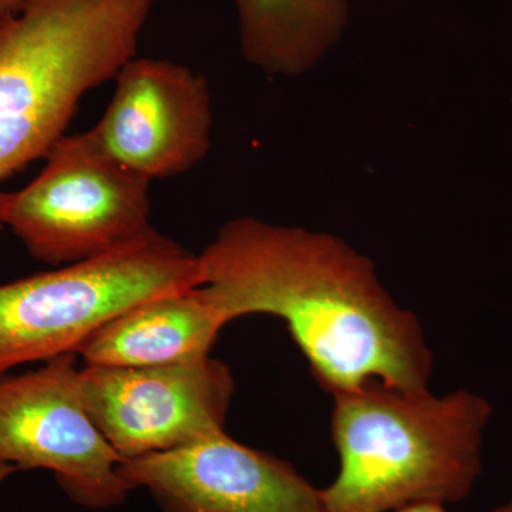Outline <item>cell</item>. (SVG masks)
Returning <instances> with one entry per match:
<instances>
[{
    "mask_svg": "<svg viewBox=\"0 0 512 512\" xmlns=\"http://www.w3.org/2000/svg\"><path fill=\"white\" fill-rule=\"evenodd\" d=\"M198 256L202 286L228 322L256 313L285 320L329 394L373 379L429 390L434 359L420 319L345 239L241 217Z\"/></svg>",
    "mask_w": 512,
    "mask_h": 512,
    "instance_id": "cell-1",
    "label": "cell"
},
{
    "mask_svg": "<svg viewBox=\"0 0 512 512\" xmlns=\"http://www.w3.org/2000/svg\"><path fill=\"white\" fill-rule=\"evenodd\" d=\"M339 473L320 490L328 512H392L451 504L473 491L483 468L493 407L460 389L436 396L380 380L332 394Z\"/></svg>",
    "mask_w": 512,
    "mask_h": 512,
    "instance_id": "cell-2",
    "label": "cell"
},
{
    "mask_svg": "<svg viewBox=\"0 0 512 512\" xmlns=\"http://www.w3.org/2000/svg\"><path fill=\"white\" fill-rule=\"evenodd\" d=\"M160 2L23 0L0 20V184L45 158L84 94L137 56Z\"/></svg>",
    "mask_w": 512,
    "mask_h": 512,
    "instance_id": "cell-3",
    "label": "cell"
},
{
    "mask_svg": "<svg viewBox=\"0 0 512 512\" xmlns=\"http://www.w3.org/2000/svg\"><path fill=\"white\" fill-rule=\"evenodd\" d=\"M201 285L200 256L154 228L107 254L0 285V376L76 353L131 306Z\"/></svg>",
    "mask_w": 512,
    "mask_h": 512,
    "instance_id": "cell-4",
    "label": "cell"
},
{
    "mask_svg": "<svg viewBox=\"0 0 512 512\" xmlns=\"http://www.w3.org/2000/svg\"><path fill=\"white\" fill-rule=\"evenodd\" d=\"M26 187L3 192L0 218L37 261L96 258L150 231L153 181L127 170L92 130L64 136Z\"/></svg>",
    "mask_w": 512,
    "mask_h": 512,
    "instance_id": "cell-5",
    "label": "cell"
},
{
    "mask_svg": "<svg viewBox=\"0 0 512 512\" xmlns=\"http://www.w3.org/2000/svg\"><path fill=\"white\" fill-rule=\"evenodd\" d=\"M76 353L22 375L0 376V463L52 471L64 493L90 510L127 500L124 458L84 409Z\"/></svg>",
    "mask_w": 512,
    "mask_h": 512,
    "instance_id": "cell-6",
    "label": "cell"
},
{
    "mask_svg": "<svg viewBox=\"0 0 512 512\" xmlns=\"http://www.w3.org/2000/svg\"><path fill=\"white\" fill-rule=\"evenodd\" d=\"M84 409L126 460L190 446L225 431L231 370L207 356L177 365L79 369Z\"/></svg>",
    "mask_w": 512,
    "mask_h": 512,
    "instance_id": "cell-7",
    "label": "cell"
},
{
    "mask_svg": "<svg viewBox=\"0 0 512 512\" xmlns=\"http://www.w3.org/2000/svg\"><path fill=\"white\" fill-rule=\"evenodd\" d=\"M92 133L117 163L147 180L188 173L211 150L207 79L173 60L133 57Z\"/></svg>",
    "mask_w": 512,
    "mask_h": 512,
    "instance_id": "cell-8",
    "label": "cell"
},
{
    "mask_svg": "<svg viewBox=\"0 0 512 512\" xmlns=\"http://www.w3.org/2000/svg\"><path fill=\"white\" fill-rule=\"evenodd\" d=\"M131 490L146 488L164 512H328L322 493L288 461L225 431L119 466Z\"/></svg>",
    "mask_w": 512,
    "mask_h": 512,
    "instance_id": "cell-9",
    "label": "cell"
},
{
    "mask_svg": "<svg viewBox=\"0 0 512 512\" xmlns=\"http://www.w3.org/2000/svg\"><path fill=\"white\" fill-rule=\"evenodd\" d=\"M227 323L204 286H195L131 306L84 340L76 355L84 365H177L210 356Z\"/></svg>",
    "mask_w": 512,
    "mask_h": 512,
    "instance_id": "cell-10",
    "label": "cell"
},
{
    "mask_svg": "<svg viewBox=\"0 0 512 512\" xmlns=\"http://www.w3.org/2000/svg\"><path fill=\"white\" fill-rule=\"evenodd\" d=\"M239 49L268 76L311 72L338 45L350 0H234Z\"/></svg>",
    "mask_w": 512,
    "mask_h": 512,
    "instance_id": "cell-11",
    "label": "cell"
},
{
    "mask_svg": "<svg viewBox=\"0 0 512 512\" xmlns=\"http://www.w3.org/2000/svg\"><path fill=\"white\" fill-rule=\"evenodd\" d=\"M446 505L441 504H413L407 505V507L399 508V510H394L392 512H447Z\"/></svg>",
    "mask_w": 512,
    "mask_h": 512,
    "instance_id": "cell-12",
    "label": "cell"
},
{
    "mask_svg": "<svg viewBox=\"0 0 512 512\" xmlns=\"http://www.w3.org/2000/svg\"><path fill=\"white\" fill-rule=\"evenodd\" d=\"M23 0H0V20L22 8Z\"/></svg>",
    "mask_w": 512,
    "mask_h": 512,
    "instance_id": "cell-13",
    "label": "cell"
},
{
    "mask_svg": "<svg viewBox=\"0 0 512 512\" xmlns=\"http://www.w3.org/2000/svg\"><path fill=\"white\" fill-rule=\"evenodd\" d=\"M16 471H18V468L9 466V464L0 463V484L9 476H12L13 473H16Z\"/></svg>",
    "mask_w": 512,
    "mask_h": 512,
    "instance_id": "cell-14",
    "label": "cell"
},
{
    "mask_svg": "<svg viewBox=\"0 0 512 512\" xmlns=\"http://www.w3.org/2000/svg\"><path fill=\"white\" fill-rule=\"evenodd\" d=\"M491 512H512V501L511 503L503 505V507L497 508V510Z\"/></svg>",
    "mask_w": 512,
    "mask_h": 512,
    "instance_id": "cell-15",
    "label": "cell"
}]
</instances>
